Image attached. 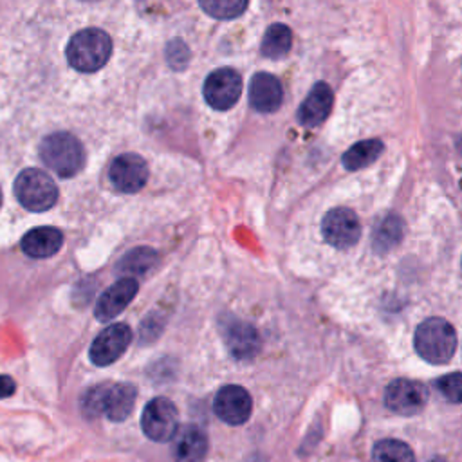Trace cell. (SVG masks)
<instances>
[{"label": "cell", "instance_id": "obj_28", "mask_svg": "<svg viewBox=\"0 0 462 462\" xmlns=\"http://www.w3.org/2000/svg\"><path fill=\"white\" fill-rule=\"evenodd\" d=\"M430 462H446V460H444V458H440V457H435V458H431Z\"/></svg>", "mask_w": 462, "mask_h": 462}, {"label": "cell", "instance_id": "obj_15", "mask_svg": "<svg viewBox=\"0 0 462 462\" xmlns=\"http://www.w3.org/2000/svg\"><path fill=\"white\" fill-rule=\"evenodd\" d=\"M283 101L282 83L276 76L267 72H258L249 83V103L256 112L267 114L280 108Z\"/></svg>", "mask_w": 462, "mask_h": 462}, {"label": "cell", "instance_id": "obj_8", "mask_svg": "<svg viewBox=\"0 0 462 462\" xmlns=\"http://www.w3.org/2000/svg\"><path fill=\"white\" fill-rule=\"evenodd\" d=\"M204 99L215 110L231 108L242 92V79L235 69L222 67L213 70L204 81Z\"/></svg>", "mask_w": 462, "mask_h": 462}, {"label": "cell", "instance_id": "obj_22", "mask_svg": "<svg viewBox=\"0 0 462 462\" xmlns=\"http://www.w3.org/2000/svg\"><path fill=\"white\" fill-rule=\"evenodd\" d=\"M374 462H415L411 448L397 439H383L374 446Z\"/></svg>", "mask_w": 462, "mask_h": 462}, {"label": "cell", "instance_id": "obj_12", "mask_svg": "<svg viewBox=\"0 0 462 462\" xmlns=\"http://www.w3.org/2000/svg\"><path fill=\"white\" fill-rule=\"evenodd\" d=\"M213 410L217 417L227 424H244L253 410L251 395L245 388L238 384H227L220 388L213 401Z\"/></svg>", "mask_w": 462, "mask_h": 462}, {"label": "cell", "instance_id": "obj_26", "mask_svg": "<svg viewBox=\"0 0 462 462\" xmlns=\"http://www.w3.org/2000/svg\"><path fill=\"white\" fill-rule=\"evenodd\" d=\"M166 56H168V61L171 63V67H184V63L188 61V49L180 42H171L168 45Z\"/></svg>", "mask_w": 462, "mask_h": 462}, {"label": "cell", "instance_id": "obj_18", "mask_svg": "<svg viewBox=\"0 0 462 462\" xmlns=\"http://www.w3.org/2000/svg\"><path fill=\"white\" fill-rule=\"evenodd\" d=\"M63 244V235L58 227L42 226L34 227L22 238V249L31 258H47L60 251Z\"/></svg>", "mask_w": 462, "mask_h": 462}, {"label": "cell", "instance_id": "obj_24", "mask_svg": "<svg viewBox=\"0 0 462 462\" xmlns=\"http://www.w3.org/2000/svg\"><path fill=\"white\" fill-rule=\"evenodd\" d=\"M199 4L206 14L217 20L236 18L247 7V0H199Z\"/></svg>", "mask_w": 462, "mask_h": 462}, {"label": "cell", "instance_id": "obj_14", "mask_svg": "<svg viewBox=\"0 0 462 462\" xmlns=\"http://www.w3.org/2000/svg\"><path fill=\"white\" fill-rule=\"evenodd\" d=\"M224 339L231 356L236 359H251L260 350V336L256 328L240 319L226 321Z\"/></svg>", "mask_w": 462, "mask_h": 462}, {"label": "cell", "instance_id": "obj_13", "mask_svg": "<svg viewBox=\"0 0 462 462\" xmlns=\"http://www.w3.org/2000/svg\"><path fill=\"white\" fill-rule=\"evenodd\" d=\"M139 283L135 278L132 276H125L121 280H117L116 283H112L97 300L94 314L99 321H110L116 316H119L126 305L134 300V296L137 294Z\"/></svg>", "mask_w": 462, "mask_h": 462}, {"label": "cell", "instance_id": "obj_7", "mask_svg": "<svg viewBox=\"0 0 462 462\" xmlns=\"http://www.w3.org/2000/svg\"><path fill=\"white\" fill-rule=\"evenodd\" d=\"M321 233L327 244L336 249H348L361 236L357 215L348 208H332L321 222Z\"/></svg>", "mask_w": 462, "mask_h": 462}, {"label": "cell", "instance_id": "obj_20", "mask_svg": "<svg viewBox=\"0 0 462 462\" xmlns=\"http://www.w3.org/2000/svg\"><path fill=\"white\" fill-rule=\"evenodd\" d=\"M292 45V32L283 23H273L267 27L262 38V54L271 60L283 58Z\"/></svg>", "mask_w": 462, "mask_h": 462}, {"label": "cell", "instance_id": "obj_29", "mask_svg": "<svg viewBox=\"0 0 462 462\" xmlns=\"http://www.w3.org/2000/svg\"><path fill=\"white\" fill-rule=\"evenodd\" d=\"M0 206H2V191H0Z\"/></svg>", "mask_w": 462, "mask_h": 462}, {"label": "cell", "instance_id": "obj_10", "mask_svg": "<svg viewBox=\"0 0 462 462\" xmlns=\"http://www.w3.org/2000/svg\"><path fill=\"white\" fill-rule=\"evenodd\" d=\"M428 402V390L410 379H395L386 386L384 404L399 415H415L424 410Z\"/></svg>", "mask_w": 462, "mask_h": 462}, {"label": "cell", "instance_id": "obj_4", "mask_svg": "<svg viewBox=\"0 0 462 462\" xmlns=\"http://www.w3.org/2000/svg\"><path fill=\"white\" fill-rule=\"evenodd\" d=\"M413 343L422 359L433 365H444L455 354L457 334L453 325L444 318H428L417 327Z\"/></svg>", "mask_w": 462, "mask_h": 462}, {"label": "cell", "instance_id": "obj_17", "mask_svg": "<svg viewBox=\"0 0 462 462\" xmlns=\"http://www.w3.org/2000/svg\"><path fill=\"white\" fill-rule=\"evenodd\" d=\"M330 108H332V88L327 83L319 81L312 87V90L307 94V97L300 105L298 119L305 126H316L327 119Z\"/></svg>", "mask_w": 462, "mask_h": 462}, {"label": "cell", "instance_id": "obj_1", "mask_svg": "<svg viewBox=\"0 0 462 462\" xmlns=\"http://www.w3.org/2000/svg\"><path fill=\"white\" fill-rule=\"evenodd\" d=\"M137 390L128 383H103L87 390L81 397V413L88 419L99 415L114 422H123L134 410Z\"/></svg>", "mask_w": 462, "mask_h": 462}, {"label": "cell", "instance_id": "obj_6", "mask_svg": "<svg viewBox=\"0 0 462 462\" xmlns=\"http://www.w3.org/2000/svg\"><path fill=\"white\" fill-rule=\"evenodd\" d=\"M143 433L155 442H166L175 437L179 430L177 406L166 397H155L148 401L141 413Z\"/></svg>", "mask_w": 462, "mask_h": 462}, {"label": "cell", "instance_id": "obj_3", "mask_svg": "<svg viewBox=\"0 0 462 462\" xmlns=\"http://www.w3.org/2000/svg\"><path fill=\"white\" fill-rule=\"evenodd\" d=\"M40 159L58 177H72L85 164V150L79 139L69 132H54L40 143Z\"/></svg>", "mask_w": 462, "mask_h": 462}, {"label": "cell", "instance_id": "obj_21", "mask_svg": "<svg viewBox=\"0 0 462 462\" xmlns=\"http://www.w3.org/2000/svg\"><path fill=\"white\" fill-rule=\"evenodd\" d=\"M157 263V253L150 247H135L128 251L119 262L117 271L123 274H144ZM134 278V276H132Z\"/></svg>", "mask_w": 462, "mask_h": 462}, {"label": "cell", "instance_id": "obj_27", "mask_svg": "<svg viewBox=\"0 0 462 462\" xmlns=\"http://www.w3.org/2000/svg\"><path fill=\"white\" fill-rule=\"evenodd\" d=\"M14 390H16L14 381H13L9 375L0 374V399H5V397H9V395H13Z\"/></svg>", "mask_w": 462, "mask_h": 462}, {"label": "cell", "instance_id": "obj_16", "mask_svg": "<svg viewBox=\"0 0 462 462\" xmlns=\"http://www.w3.org/2000/svg\"><path fill=\"white\" fill-rule=\"evenodd\" d=\"M171 453L177 462H202L208 453L206 433L195 424L182 426L173 437Z\"/></svg>", "mask_w": 462, "mask_h": 462}, {"label": "cell", "instance_id": "obj_23", "mask_svg": "<svg viewBox=\"0 0 462 462\" xmlns=\"http://www.w3.org/2000/svg\"><path fill=\"white\" fill-rule=\"evenodd\" d=\"M402 236V224L397 217L384 218L374 233V247L379 253H386L399 244Z\"/></svg>", "mask_w": 462, "mask_h": 462}, {"label": "cell", "instance_id": "obj_19", "mask_svg": "<svg viewBox=\"0 0 462 462\" xmlns=\"http://www.w3.org/2000/svg\"><path fill=\"white\" fill-rule=\"evenodd\" d=\"M383 143L379 139H365L356 143L354 146H350L345 153H343V166L350 171L354 170H361L368 164H372L374 161L379 159V155L383 153Z\"/></svg>", "mask_w": 462, "mask_h": 462}, {"label": "cell", "instance_id": "obj_2", "mask_svg": "<svg viewBox=\"0 0 462 462\" xmlns=\"http://www.w3.org/2000/svg\"><path fill=\"white\" fill-rule=\"evenodd\" d=\"M112 54L110 36L96 27L78 31L67 43V61L79 72L99 70Z\"/></svg>", "mask_w": 462, "mask_h": 462}, {"label": "cell", "instance_id": "obj_11", "mask_svg": "<svg viewBox=\"0 0 462 462\" xmlns=\"http://www.w3.org/2000/svg\"><path fill=\"white\" fill-rule=\"evenodd\" d=\"M108 175L117 191L135 193L146 184L148 166L137 153H121L114 159Z\"/></svg>", "mask_w": 462, "mask_h": 462}, {"label": "cell", "instance_id": "obj_9", "mask_svg": "<svg viewBox=\"0 0 462 462\" xmlns=\"http://www.w3.org/2000/svg\"><path fill=\"white\" fill-rule=\"evenodd\" d=\"M132 341V330L126 323H114L101 330L92 341L88 357L96 366H108L116 363L128 348Z\"/></svg>", "mask_w": 462, "mask_h": 462}, {"label": "cell", "instance_id": "obj_25", "mask_svg": "<svg viewBox=\"0 0 462 462\" xmlns=\"http://www.w3.org/2000/svg\"><path fill=\"white\" fill-rule=\"evenodd\" d=\"M440 393L451 402H462V372L446 374L437 381Z\"/></svg>", "mask_w": 462, "mask_h": 462}, {"label": "cell", "instance_id": "obj_5", "mask_svg": "<svg viewBox=\"0 0 462 462\" xmlns=\"http://www.w3.org/2000/svg\"><path fill=\"white\" fill-rule=\"evenodd\" d=\"M14 195L29 211H47L58 202V186L38 168H27L14 180Z\"/></svg>", "mask_w": 462, "mask_h": 462}]
</instances>
